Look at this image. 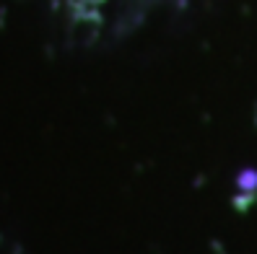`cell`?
<instances>
[{"instance_id": "1", "label": "cell", "mask_w": 257, "mask_h": 254, "mask_svg": "<svg viewBox=\"0 0 257 254\" xmlns=\"http://www.w3.org/2000/svg\"><path fill=\"white\" fill-rule=\"evenodd\" d=\"M52 3L75 24L83 26H109L127 21L133 13H141L154 0H52Z\"/></svg>"}]
</instances>
